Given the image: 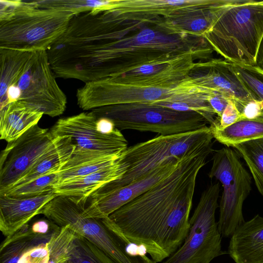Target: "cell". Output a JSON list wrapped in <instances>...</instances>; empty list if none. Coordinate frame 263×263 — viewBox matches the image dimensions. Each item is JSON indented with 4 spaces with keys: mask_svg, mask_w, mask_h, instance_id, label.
Masks as SVG:
<instances>
[{
    "mask_svg": "<svg viewBox=\"0 0 263 263\" xmlns=\"http://www.w3.org/2000/svg\"><path fill=\"white\" fill-rule=\"evenodd\" d=\"M58 173L42 176L28 183L11 189L0 195L24 198L36 196L53 191V186L59 182Z\"/></svg>",
    "mask_w": 263,
    "mask_h": 263,
    "instance_id": "cell-28",
    "label": "cell"
},
{
    "mask_svg": "<svg viewBox=\"0 0 263 263\" xmlns=\"http://www.w3.org/2000/svg\"><path fill=\"white\" fill-rule=\"evenodd\" d=\"M220 0H113L106 10L122 23L158 24L161 20L212 7Z\"/></svg>",
    "mask_w": 263,
    "mask_h": 263,
    "instance_id": "cell-12",
    "label": "cell"
},
{
    "mask_svg": "<svg viewBox=\"0 0 263 263\" xmlns=\"http://www.w3.org/2000/svg\"><path fill=\"white\" fill-rule=\"evenodd\" d=\"M211 130L217 141L227 147H232L236 144L263 138V115L253 119H241L222 129Z\"/></svg>",
    "mask_w": 263,
    "mask_h": 263,
    "instance_id": "cell-24",
    "label": "cell"
},
{
    "mask_svg": "<svg viewBox=\"0 0 263 263\" xmlns=\"http://www.w3.org/2000/svg\"><path fill=\"white\" fill-rule=\"evenodd\" d=\"M206 100L217 115V117H220L221 116L231 101L225 96L214 91L210 92L207 95Z\"/></svg>",
    "mask_w": 263,
    "mask_h": 263,
    "instance_id": "cell-32",
    "label": "cell"
},
{
    "mask_svg": "<svg viewBox=\"0 0 263 263\" xmlns=\"http://www.w3.org/2000/svg\"><path fill=\"white\" fill-rule=\"evenodd\" d=\"M126 165L118 162L87 175L72 179L53 186L57 195L79 196L88 198L105 184L121 178L126 173Z\"/></svg>",
    "mask_w": 263,
    "mask_h": 263,
    "instance_id": "cell-19",
    "label": "cell"
},
{
    "mask_svg": "<svg viewBox=\"0 0 263 263\" xmlns=\"http://www.w3.org/2000/svg\"><path fill=\"white\" fill-rule=\"evenodd\" d=\"M98 118L91 111L59 119L50 130L55 137L71 138L77 150L99 151L121 154L127 148L128 142L121 130L110 134L98 131Z\"/></svg>",
    "mask_w": 263,
    "mask_h": 263,
    "instance_id": "cell-13",
    "label": "cell"
},
{
    "mask_svg": "<svg viewBox=\"0 0 263 263\" xmlns=\"http://www.w3.org/2000/svg\"><path fill=\"white\" fill-rule=\"evenodd\" d=\"M220 183L210 184L201 193L190 218V229L181 246L162 263H210L228 252L221 249L222 236L215 219Z\"/></svg>",
    "mask_w": 263,
    "mask_h": 263,
    "instance_id": "cell-9",
    "label": "cell"
},
{
    "mask_svg": "<svg viewBox=\"0 0 263 263\" xmlns=\"http://www.w3.org/2000/svg\"><path fill=\"white\" fill-rule=\"evenodd\" d=\"M0 107L21 102L43 115L63 114L67 97L59 87L46 50L0 48Z\"/></svg>",
    "mask_w": 263,
    "mask_h": 263,
    "instance_id": "cell-2",
    "label": "cell"
},
{
    "mask_svg": "<svg viewBox=\"0 0 263 263\" xmlns=\"http://www.w3.org/2000/svg\"><path fill=\"white\" fill-rule=\"evenodd\" d=\"M43 114L21 102L11 103L0 109V138L8 143L37 125Z\"/></svg>",
    "mask_w": 263,
    "mask_h": 263,
    "instance_id": "cell-20",
    "label": "cell"
},
{
    "mask_svg": "<svg viewBox=\"0 0 263 263\" xmlns=\"http://www.w3.org/2000/svg\"><path fill=\"white\" fill-rule=\"evenodd\" d=\"M54 233L47 235L37 233L32 229L30 224H26L14 234L6 237L1 243L0 263H18L25 251L32 247L48 242Z\"/></svg>",
    "mask_w": 263,
    "mask_h": 263,
    "instance_id": "cell-23",
    "label": "cell"
},
{
    "mask_svg": "<svg viewBox=\"0 0 263 263\" xmlns=\"http://www.w3.org/2000/svg\"><path fill=\"white\" fill-rule=\"evenodd\" d=\"M87 197L57 195L42 209L40 214L60 227L68 225L105 252L117 263H156L146 254H140L111 232L101 219L86 212Z\"/></svg>",
    "mask_w": 263,
    "mask_h": 263,
    "instance_id": "cell-5",
    "label": "cell"
},
{
    "mask_svg": "<svg viewBox=\"0 0 263 263\" xmlns=\"http://www.w3.org/2000/svg\"><path fill=\"white\" fill-rule=\"evenodd\" d=\"M243 1L220 0L212 7L162 20L154 27L166 34L202 37L226 10Z\"/></svg>",
    "mask_w": 263,
    "mask_h": 263,
    "instance_id": "cell-16",
    "label": "cell"
},
{
    "mask_svg": "<svg viewBox=\"0 0 263 263\" xmlns=\"http://www.w3.org/2000/svg\"><path fill=\"white\" fill-rule=\"evenodd\" d=\"M47 243L28 249L22 254L18 263H48L50 256Z\"/></svg>",
    "mask_w": 263,
    "mask_h": 263,
    "instance_id": "cell-30",
    "label": "cell"
},
{
    "mask_svg": "<svg viewBox=\"0 0 263 263\" xmlns=\"http://www.w3.org/2000/svg\"><path fill=\"white\" fill-rule=\"evenodd\" d=\"M213 151L210 142L190 151L169 176L102 221L125 243L144 248L156 263L166 259L188 233L197 177Z\"/></svg>",
    "mask_w": 263,
    "mask_h": 263,
    "instance_id": "cell-1",
    "label": "cell"
},
{
    "mask_svg": "<svg viewBox=\"0 0 263 263\" xmlns=\"http://www.w3.org/2000/svg\"><path fill=\"white\" fill-rule=\"evenodd\" d=\"M208 175L222 185L218 228L222 237L231 238L245 221L242 206L251 190V177L237 153L229 147L214 152Z\"/></svg>",
    "mask_w": 263,
    "mask_h": 263,
    "instance_id": "cell-10",
    "label": "cell"
},
{
    "mask_svg": "<svg viewBox=\"0 0 263 263\" xmlns=\"http://www.w3.org/2000/svg\"><path fill=\"white\" fill-rule=\"evenodd\" d=\"M58 138L37 124L8 143L0 155V195L23 178L52 147Z\"/></svg>",
    "mask_w": 263,
    "mask_h": 263,
    "instance_id": "cell-11",
    "label": "cell"
},
{
    "mask_svg": "<svg viewBox=\"0 0 263 263\" xmlns=\"http://www.w3.org/2000/svg\"><path fill=\"white\" fill-rule=\"evenodd\" d=\"M210 92L199 87L191 74L178 82L161 85L127 84L109 78L85 83L76 97L84 110L117 104L173 102L193 94Z\"/></svg>",
    "mask_w": 263,
    "mask_h": 263,
    "instance_id": "cell-6",
    "label": "cell"
},
{
    "mask_svg": "<svg viewBox=\"0 0 263 263\" xmlns=\"http://www.w3.org/2000/svg\"><path fill=\"white\" fill-rule=\"evenodd\" d=\"M256 65L263 69V36L256 54Z\"/></svg>",
    "mask_w": 263,
    "mask_h": 263,
    "instance_id": "cell-34",
    "label": "cell"
},
{
    "mask_svg": "<svg viewBox=\"0 0 263 263\" xmlns=\"http://www.w3.org/2000/svg\"><path fill=\"white\" fill-rule=\"evenodd\" d=\"M214 138L210 126L183 133L158 135L135 144L122 153L119 161L127 171L120 179L99 188L103 191L117 189L139 180L165 161L179 159L187 153Z\"/></svg>",
    "mask_w": 263,
    "mask_h": 263,
    "instance_id": "cell-7",
    "label": "cell"
},
{
    "mask_svg": "<svg viewBox=\"0 0 263 263\" xmlns=\"http://www.w3.org/2000/svg\"><path fill=\"white\" fill-rule=\"evenodd\" d=\"M57 196L53 191L42 195L18 198L0 195V230L6 237L20 230Z\"/></svg>",
    "mask_w": 263,
    "mask_h": 263,
    "instance_id": "cell-17",
    "label": "cell"
},
{
    "mask_svg": "<svg viewBox=\"0 0 263 263\" xmlns=\"http://www.w3.org/2000/svg\"><path fill=\"white\" fill-rule=\"evenodd\" d=\"M228 254L235 263H263V217L245 221L230 238Z\"/></svg>",
    "mask_w": 263,
    "mask_h": 263,
    "instance_id": "cell-18",
    "label": "cell"
},
{
    "mask_svg": "<svg viewBox=\"0 0 263 263\" xmlns=\"http://www.w3.org/2000/svg\"><path fill=\"white\" fill-rule=\"evenodd\" d=\"M246 161L259 192L263 195V138L234 145Z\"/></svg>",
    "mask_w": 263,
    "mask_h": 263,
    "instance_id": "cell-25",
    "label": "cell"
},
{
    "mask_svg": "<svg viewBox=\"0 0 263 263\" xmlns=\"http://www.w3.org/2000/svg\"><path fill=\"white\" fill-rule=\"evenodd\" d=\"M77 235L68 225L60 227L47 243L50 256L48 263H68L70 247Z\"/></svg>",
    "mask_w": 263,
    "mask_h": 263,
    "instance_id": "cell-27",
    "label": "cell"
},
{
    "mask_svg": "<svg viewBox=\"0 0 263 263\" xmlns=\"http://www.w3.org/2000/svg\"><path fill=\"white\" fill-rule=\"evenodd\" d=\"M121 154L75 149L68 161L58 173L59 179L57 184L112 165L118 162Z\"/></svg>",
    "mask_w": 263,
    "mask_h": 263,
    "instance_id": "cell-21",
    "label": "cell"
},
{
    "mask_svg": "<svg viewBox=\"0 0 263 263\" xmlns=\"http://www.w3.org/2000/svg\"><path fill=\"white\" fill-rule=\"evenodd\" d=\"M180 158L168 160L142 178L121 187L109 191L99 189L87 198L86 213L90 217L100 219L109 217L169 176L177 166Z\"/></svg>",
    "mask_w": 263,
    "mask_h": 263,
    "instance_id": "cell-14",
    "label": "cell"
},
{
    "mask_svg": "<svg viewBox=\"0 0 263 263\" xmlns=\"http://www.w3.org/2000/svg\"><path fill=\"white\" fill-rule=\"evenodd\" d=\"M68 263H117L105 252L77 234L69 251Z\"/></svg>",
    "mask_w": 263,
    "mask_h": 263,
    "instance_id": "cell-26",
    "label": "cell"
},
{
    "mask_svg": "<svg viewBox=\"0 0 263 263\" xmlns=\"http://www.w3.org/2000/svg\"><path fill=\"white\" fill-rule=\"evenodd\" d=\"M231 67L255 100L263 101V69L256 65L248 66L232 63Z\"/></svg>",
    "mask_w": 263,
    "mask_h": 263,
    "instance_id": "cell-29",
    "label": "cell"
},
{
    "mask_svg": "<svg viewBox=\"0 0 263 263\" xmlns=\"http://www.w3.org/2000/svg\"><path fill=\"white\" fill-rule=\"evenodd\" d=\"M75 15L69 10L40 7L34 1L0 0V48L47 51Z\"/></svg>",
    "mask_w": 263,
    "mask_h": 263,
    "instance_id": "cell-3",
    "label": "cell"
},
{
    "mask_svg": "<svg viewBox=\"0 0 263 263\" xmlns=\"http://www.w3.org/2000/svg\"><path fill=\"white\" fill-rule=\"evenodd\" d=\"M240 120V114L235 103L230 101L220 117H216L214 123L210 125L211 129H222Z\"/></svg>",
    "mask_w": 263,
    "mask_h": 263,
    "instance_id": "cell-31",
    "label": "cell"
},
{
    "mask_svg": "<svg viewBox=\"0 0 263 263\" xmlns=\"http://www.w3.org/2000/svg\"><path fill=\"white\" fill-rule=\"evenodd\" d=\"M262 36L263 1L244 0L226 10L202 37L224 60L255 66Z\"/></svg>",
    "mask_w": 263,
    "mask_h": 263,
    "instance_id": "cell-4",
    "label": "cell"
},
{
    "mask_svg": "<svg viewBox=\"0 0 263 263\" xmlns=\"http://www.w3.org/2000/svg\"><path fill=\"white\" fill-rule=\"evenodd\" d=\"M75 149L71 138L59 137L52 147L9 190L28 183L42 176L59 173L70 159Z\"/></svg>",
    "mask_w": 263,
    "mask_h": 263,
    "instance_id": "cell-22",
    "label": "cell"
},
{
    "mask_svg": "<svg viewBox=\"0 0 263 263\" xmlns=\"http://www.w3.org/2000/svg\"><path fill=\"white\" fill-rule=\"evenodd\" d=\"M98 118L111 120L119 129L149 132L170 135L207 126V120L195 111H179L154 104H117L91 110Z\"/></svg>",
    "mask_w": 263,
    "mask_h": 263,
    "instance_id": "cell-8",
    "label": "cell"
},
{
    "mask_svg": "<svg viewBox=\"0 0 263 263\" xmlns=\"http://www.w3.org/2000/svg\"><path fill=\"white\" fill-rule=\"evenodd\" d=\"M232 63L222 59L197 63V74L191 73L195 83L208 91L221 93L233 101L239 112L255 100L232 70Z\"/></svg>",
    "mask_w": 263,
    "mask_h": 263,
    "instance_id": "cell-15",
    "label": "cell"
},
{
    "mask_svg": "<svg viewBox=\"0 0 263 263\" xmlns=\"http://www.w3.org/2000/svg\"><path fill=\"white\" fill-rule=\"evenodd\" d=\"M96 128L98 131L104 134H110L117 129L114 122L106 118H98Z\"/></svg>",
    "mask_w": 263,
    "mask_h": 263,
    "instance_id": "cell-33",
    "label": "cell"
}]
</instances>
